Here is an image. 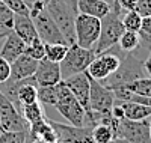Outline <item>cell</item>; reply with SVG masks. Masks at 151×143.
Instances as JSON below:
<instances>
[{
  "instance_id": "cell-1",
  "label": "cell",
  "mask_w": 151,
  "mask_h": 143,
  "mask_svg": "<svg viewBox=\"0 0 151 143\" xmlns=\"http://www.w3.org/2000/svg\"><path fill=\"white\" fill-rule=\"evenodd\" d=\"M119 11H121V8L118 6V3L113 2L110 11L107 12V15L101 18L100 36H98V41L94 48L95 54H101L104 51L118 45L119 38L125 30L124 24H122V18H119Z\"/></svg>"
},
{
  "instance_id": "cell-2",
  "label": "cell",
  "mask_w": 151,
  "mask_h": 143,
  "mask_svg": "<svg viewBox=\"0 0 151 143\" xmlns=\"http://www.w3.org/2000/svg\"><path fill=\"white\" fill-rule=\"evenodd\" d=\"M142 77H147V72L144 68V60L136 57L133 53H127L122 57L119 68L112 75H109L106 80H103L101 83L104 86H107L109 89L125 87L132 82L142 79Z\"/></svg>"
},
{
  "instance_id": "cell-3",
  "label": "cell",
  "mask_w": 151,
  "mask_h": 143,
  "mask_svg": "<svg viewBox=\"0 0 151 143\" xmlns=\"http://www.w3.org/2000/svg\"><path fill=\"white\" fill-rule=\"evenodd\" d=\"M58 95L59 99L56 102L55 109L58 113L64 118L70 125L74 127H86V112L82 107V104L74 98V95L70 92V89L64 84V82H59L58 84Z\"/></svg>"
},
{
  "instance_id": "cell-4",
  "label": "cell",
  "mask_w": 151,
  "mask_h": 143,
  "mask_svg": "<svg viewBox=\"0 0 151 143\" xmlns=\"http://www.w3.org/2000/svg\"><path fill=\"white\" fill-rule=\"evenodd\" d=\"M95 51L92 48H83L77 44H73L68 47V51L59 65H60V75L62 80L68 79L71 75L86 72L88 66L95 59Z\"/></svg>"
},
{
  "instance_id": "cell-5",
  "label": "cell",
  "mask_w": 151,
  "mask_h": 143,
  "mask_svg": "<svg viewBox=\"0 0 151 143\" xmlns=\"http://www.w3.org/2000/svg\"><path fill=\"white\" fill-rule=\"evenodd\" d=\"M47 11L59 27L62 36L68 45L76 44V32H74V20L76 14L65 5L64 0H48Z\"/></svg>"
},
{
  "instance_id": "cell-6",
  "label": "cell",
  "mask_w": 151,
  "mask_h": 143,
  "mask_svg": "<svg viewBox=\"0 0 151 143\" xmlns=\"http://www.w3.org/2000/svg\"><path fill=\"white\" fill-rule=\"evenodd\" d=\"M101 20L91 15L77 14L74 20V32H76V44L83 48H92L98 41Z\"/></svg>"
},
{
  "instance_id": "cell-7",
  "label": "cell",
  "mask_w": 151,
  "mask_h": 143,
  "mask_svg": "<svg viewBox=\"0 0 151 143\" xmlns=\"http://www.w3.org/2000/svg\"><path fill=\"white\" fill-rule=\"evenodd\" d=\"M3 131H29V124L24 121L20 110L9 98L0 92V133Z\"/></svg>"
},
{
  "instance_id": "cell-8",
  "label": "cell",
  "mask_w": 151,
  "mask_h": 143,
  "mask_svg": "<svg viewBox=\"0 0 151 143\" xmlns=\"http://www.w3.org/2000/svg\"><path fill=\"white\" fill-rule=\"evenodd\" d=\"M89 77V75H88ZM89 109L94 114H106L110 113L112 107L115 106V95H113L112 89L104 86L101 82L94 80L89 77Z\"/></svg>"
},
{
  "instance_id": "cell-9",
  "label": "cell",
  "mask_w": 151,
  "mask_h": 143,
  "mask_svg": "<svg viewBox=\"0 0 151 143\" xmlns=\"http://www.w3.org/2000/svg\"><path fill=\"white\" fill-rule=\"evenodd\" d=\"M48 122L56 131L58 143H94L91 134L92 127H74L53 119H48Z\"/></svg>"
},
{
  "instance_id": "cell-10",
  "label": "cell",
  "mask_w": 151,
  "mask_h": 143,
  "mask_svg": "<svg viewBox=\"0 0 151 143\" xmlns=\"http://www.w3.org/2000/svg\"><path fill=\"white\" fill-rule=\"evenodd\" d=\"M118 137L125 139L129 143H151L148 119L144 121H129L125 118L121 119L118 127Z\"/></svg>"
},
{
  "instance_id": "cell-11",
  "label": "cell",
  "mask_w": 151,
  "mask_h": 143,
  "mask_svg": "<svg viewBox=\"0 0 151 143\" xmlns=\"http://www.w3.org/2000/svg\"><path fill=\"white\" fill-rule=\"evenodd\" d=\"M33 79L40 86H55L62 80L60 75V65L58 62H52L48 59H41L38 60V66L33 74Z\"/></svg>"
},
{
  "instance_id": "cell-12",
  "label": "cell",
  "mask_w": 151,
  "mask_h": 143,
  "mask_svg": "<svg viewBox=\"0 0 151 143\" xmlns=\"http://www.w3.org/2000/svg\"><path fill=\"white\" fill-rule=\"evenodd\" d=\"M38 66V60L30 57L29 54L23 53L20 57H17L14 62H11V77L9 80L12 82H20L24 79L33 77Z\"/></svg>"
},
{
  "instance_id": "cell-13",
  "label": "cell",
  "mask_w": 151,
  "mask_h": 143,
  "mask_svg": "<svg viewBox=\"0 0 151 143\" xmlns=\"http://www.w3.org/2000/svg\"><path fill=\"white\" fill-rule=\"evenodd\" d=\"M24 51H26V42L15 33V32H9L5 36V42L0 48V56L9 63L14 62L17 57H20Z\"/></svg>"
},
{
  "instance_id": "cell-14",
  "label": "cell",
  "mask_w": 151,
  "mask_h": 143,
  "mask_svg": "<svg viewBox=\"0 0 151 143\" xmlns=\"http://www.w3.org/2000/svg\"><path fill=\"white\" fill-rule=\"evenodd\" d=\"M15 86H17V101L20 109L21 106H27V104H33L38 101V84L33 77L15 82Z\"/></svg>"
},
{
  "instance_id": "cell-15",
  "label": "cell",
  "mask_w": 151,
  "mask_h": 143,
  "mask_svg": "<svg viewBox=\"0 0 151 143\" xmlns=\"http://www.w3.org/2000/svg\"><path fill=\"white\" fill-rule=\"evenodd\" d=\"M12 32H15L21 39L27 44H30L35 38H38L35 24L32 21V18L29 15H17L14 18V27H12Z\"/></svg>"
},
{
  "instance_id": "cell-16",
  "label": "cell",
  "mask_w": 151,
  "mask_h": 143,
  "mask_svg": "<svg viewBox=\"0 0 151 143\" xmlns=\"http://www.w3.org/2000/svg\"><path fill=\"white\" fill-rule=\"evenodd\" d=\"M110 5L101 0H79L77 2V14H85L91 15L98 20H101L103 17L107 15V12L110 11Z\"/></svg>"
},
{
  "instance_id": "cell-17",
  "label": "cell",
  "mask_w": 151,
  "mask_h": 143,
  "mask_svg": "<svg viewBox=\"0 0 151 143\" xmlns=\"http://www.w3.org/2000/svg\"><path fill=\"white\" fill-rule=\"evenodd\" d=\"M124 109V116L129 121H144L151 116V107L132 101H118Z\"/></svg>"
},
{
  "instance_id": "cell-18",
  "label": "cell",
  "mask_w": 151,
  "mask_h": 143,
  "mask_svg": "<svg viewBox=\"0 0 151 143\" xmlns=\"http://www.w3.org/2000/svg\"><path fill=\"white\" fill-rule=\"evenodd\" d=\"M20 113H21V116L24 118V121H26L29 125H30L32 122H36V121L45 118L44 106H42L41 102H38V101L33 102V104H27V106H21Z\"/></svg>"
},
{
  "instance_id": "cell-19",
  "label": "cell",
  "mask_w": 151,
  "mask_h": 143,
  "mask_svg": "<svg viewBox=\"0 0 151 143\" xmlns=\"http://www.w3.org/2000/svg\"><path fill=\"white\" fill-rule=\"evenodd\" d=\"M92 140L94 143H110L113 139H115V133L110 125L103 124V122H98L92 127Z\"/></svg>"
},
{
  "instance_id": "cell-20",
  "label": "cell",
  "mask_w": 151,
  "mask_h": 143,
  "mask_svg": "<svg viewBox=\"0 0 151 143\" xmlns=\"http://www.w3.org/2000/svg\"><path fill=\"white\" fill-rule=\"evenodd\" d=\"M141 44V35L139 32H130V30H124V33L121 35L119 41H118V47L125 51V53H132Z\"/></svg>"
},
{
  "instance_id": "cell-21",
  "label": "cell",
  "mask_w": 151,
  "mask_h": 143,
  "mask_svg": "<svg viewBox=\"0 0 151 143\" xmlns=\"http://www.w3.org/2000/svg\"><path fill=\"white\" fill-rule=\"evenodd\" d=\"M59 99L58 95V86H40L38 87V102H41L42 106H50L55 107Z\"/></svg>"
},
{
  "instance_id": "cell-22",
  "label": "cell",
  "mask_w": 151,
  "mask_h": 143,
  "mask_svg": "<svg viewBox=\"0 0 151 143\" xmlns=\"http://www.w3.org/2000/svg\"><path fill=\"white\" fill-rule=\"evenodd\" d=\"M15 14L0 0V33H9L14 27Z\"/></svg>"
},
{
  "instance_id": "cell-23",
  "label": "cell",
  "mask_w": 151,
  "mask_h": 143,
  "mask_svg": "<svg viewBox=\"0 0 151 143\" xmlns=\"http://www.w3.org/2000/svg\"><path fill=\"white\" fill-rule=\"evenodd\" d=\"M67 44H45V59L60 63L64 60L67 51H68Z\"/></svg>"
},
{
  "instance_id": "cell-24",
  "label": "cell",
  "mask_w": 151,
  "mask_h": 143,
  "mask_svg": "<svg viewBox=\"0 0 151 143\" xmlns=\"http://www.w3.org/2000/svg\"><path fill=\"white\" fill-rule=\"evenodd\" d=\"M125 89H129L130 92L136 95H142V97H151V77H142L130 84L125 86Z\"/></svg>"
},
{
  "instance_id": "cell-25",
  "label": "cell",
  "mask_w": 151,
  "mask_h": 143,
  "mask_svg": "<svg viewBox=\"0 0 151 143\" xmlns=\"http://www.w3.org/2000/svg\"><path fill=\"white\" fill-rule=\"evenodd\" d=\"M122 24L125 30L130 32H141L142 26V15L137 11H127L122 18Z\"/></svg>"
},
{
  "instance_id": "cell-26",
  "label": "cell",
  "mask_w": 151,
  "mask_h": 143,
  "mask_svg": "<svg viewBox=\"0 0 151 143\" xmlns=\"http://www.w3.org/2000/svg\"><path fill=\"white\" fill-rule=\"evenodd\" d=\"M26 54H29L30 57H33L35 60H41L45 57V44L40 39V36L35 38V39L26 45Z\"/></svg>"
},
{
  "instance_id": "cell-27",
  "label": "cell",
  "mask_w": 151,
  "mask_h": 143,
  "mask_svg": "<svg viewBox=\"0 0 151 143\" xmlns=\"http://www.w3.org/2000/svg\"><path fill=\"white\" fill-rule=\"evenodd\" d=\"M26 131H3L0 133V143H26Z\"/></svg>"
},
{
  "instance_id": "cell-28",
  "label": "cell",
  "mask_w": 151,
  "mask_h": 143,
  "mask_svg": "<svg viewBox=\"0 0 151 143\" xmlns=\"http://www.w3.org/2000/svg\"><path fill=\"white\" fill-rule=\"evenodd\" d=\"M2 2L17 15H29V8L23 0H2Z\"/></svg>"
},
{
  "instance_id": "cell-29",
  "label": "cell",
  "mask_w": 151,
  "mask_h": 143,
  "mask_svg": "<svg viewBox=\"0 0 151 143\" xmlns=\"http://www.w3.org/2000/svg\"><path fill=\"white\" fill-rule=\"evenodd\" d=\"M11 77V63L0 56V83H5Z\"/></svg>"
},
{
  "instance_id": "cell-30",
  "label": "cell",
  "mask_w": 151,
  "mask_h": 143,
  "mask_svg": "<svg viewBox=\"0 0 151 143\" xmlns=\"http://www.w3.org/2000/svg\"><path fill=\"white\" fill-rule=\"evenodd\" d=\"M136 11L139 12L142 17L151 15V0H137Z\"/></svg>"
},
{
  "instance_id": "cell-31",
  "label": "cell",
  "mask_w": 151,
  "mask_h": 143,
  "mask_svg": "<svg viewBox=\"0 0 151 143\" xmlns=\"http://www.w3.org/2000/svg\"><path fill=\"white\" fill-rule=\"evenodd\" d=\"M113 2L118 3V6L121 9H124L125 12H127V11H136L137 0H113Z\"/></svg>"
},
{
  "instance_id": "cell-32",
  "label": "cell",
  "mask_w": 151,
  "mask_h": 143,
  "mask_svg": "<svg viewBox=\"0 0 151 143\" xmlns=\"http://www.w3.org/2000/svg\"><path fill=\"white\" fill-rule=\"evenodd\" d=\"M141 32L145 35H151V15L142 17V26H141Z\"/></svg>"
},
{
  "instance_id": "cell-33",
  "label": "cell",
  "mask_w": 151,
  "mask_h": 143,
  "mask_svg": "<svg viewBox=\"0 0 151 143\" xmlns=\"http://www.w3.org/2000/svg\"><path fill=\"white\" fill-rule=\"evenodd\" d=\"M144 68L147 72V77H151V53L147 56V59L144 60Z\"/></svg>"
},
{
  "instance_id": "cell-34",
  "label": "cell",
  "mask_w": 151,
  "mask_h": 143,
  "mask_svg": "<svg viewBox=\"0 0 151 143\" xmlns=\"http://www.w3.org/2000/svg\"><path fill=\"white\" fill-rule=\"evenodd\" d=\"M64 2H65V5L74 12V14L77 15V2H79V0H64Z\"/></svg>"
},
{
  "instance_id": "cell-35",
  "label": "cell",
  "mask_w": 151,
  "mask_h": 143,
  "mask_svg": "<svg viewBox=\"0 0 151 143\" xmlns=\"http://www.w3.org/2000/svg\"><path fill=\"white\" fill-rule=\"evenodd\" d=\"M110 143H129V142L125 140V139H121V137H118V139H113Z\"/></svg>"
},
{
  "instance_id": "cell-36",
  "label": "cell",
  "mask_w": 151,
  "mask_h": 143,
  "mask_svg": "<svg viewBox=\"0 0 151 143\" xmlns=\"http://www.w3.org/2000/svg\"><path fill=\"white\" fill-rule=\"evenodd\" d=\"M101 2H106V3H109V5H110V6H112V5H113V0H101Z\"/></svg>"
},
{
  "instance_id": "cell-37",
  "label": "cell",
  "mask_w": 151,
  "mask_h": 143,
  "mask_svg": "<svg viewBox=\"0 0 151 143\" xmlns=\"http://www.w3.org/2000/svg\"><path fill=\"white\" fill-rule=\"evenodd\" d=\"M8 33H0V41H2V39H5V36H6Z\"/></svg>"
},
{
  "instance_id": "cell-38",
  "label": "cell",
  "mask_w": 151,
  "mask_h": 143,
  "mask_svg": "<svg viewBox=\"0 0 151 143\" xmlns=\"http://www.w3.org/2000/svg\"><path fill=\"white\" fill-rule=\"evenodd\" d=\"M32 143H47V142H44V140H33Z\"/></svg>"
},
{
  "instance_id": "cell-39",
  "label": "cell",
  "mask_w": 151,
  "mask_h": 143,
  "mask_svg": "<svg viewBox=\"0 0 151 143\" xmlns=\"http://www.w3.org/2000/svg\"><path fill=\"white\" fill-rule=\"evenodd\" d=\"M148 124H150V136H151V116L148 118Z\"/></svg>"
}]
</instances>
